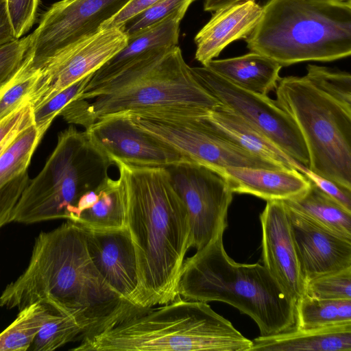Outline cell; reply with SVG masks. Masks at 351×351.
Returning <instances> with one entry per match:
<instances>
[{
	"mask_svg": "<svg viewBox=\"0 0 351 351\" xmlns=\"http://www.w3.org/2000/svg\"><path fill=\"white\" fill-rule=\"evenodd\" d=\"M125 204V228L134 247L138 286L134 305L173 301L185 255L191 247L187 210L165 167L114 160Z\"/></svg>",
	"mask_w": 351,
	"mask_h": 351,
	"instance_id": "6da1fadb",
	"label": "cell"
},
{
	"mask_svg": "<svg viewBox=\"0 0 351 351\" xmlns=\"http://www.w3.org/2000/svg\"><path fill=\"white\" fill-rule=\"evenodd\" d=\"M34 302L71 317L84 332L131 304L104 280L89 255L83 227L70 220L38 234L27 268L0 295V306L6 308L21 310Z\"/></svg>",
	"mask_w": 351,
	"mask_h": 351,
	"instance_id": "7a4b0ae2",
	"label": "cell"
},
{
	"mask_svg": "<svg viewBox=\"0 0 351 351\" xmlns=\"http://www.w3.org/2000/svg\"><path fill=\"white\" fill-rule=\"evenodd\" d=\"M72 351H250L252 340L207 302L178 295L154 308L130 304L82 332Z\"/></svg>",
	"mask_w": 351,
	"mask_h": 351,
	"instance_id": "3957f363",
	"label": "cell"
},
{
	"mask_svg": "<svg viewBox=\"0 0 351 351\" xmlns=\"http://www.w3.org/2000/svg\"><path fill=\"white\" fill-rule=\"evenodd\" d=\"M84 128L113 114L206 112L221 103L195 78L178 45L149 52L111 78L84 88Z\"/></svg>",
	"mask_w": 351,
	"mask_h": 351,
	"instance_id": "277c9868",
	"label": "cell"
},
{
	"mask_svg": "<svg viewBox=\"0 0 351 351\" xmlns=\"http://www.w3.org/2000/svg\"><path fill=\"white\" fill-rule=\"evenodd\" d=\"M223 235L184 259L178 294L187 300L232 306L255 322L260 336L293 328L295 302L263 265L233 261L225 250Z\"/></svg>",
	"mask_w": 351,
	"mask_h": 351,
	"instance_id": "5b68a950",
	"label": "cell"
},
{
	"mask_svg": "<svg viewBox=\"0 0 351 351\" xmlns=\"http://www.w3.org/2000/svg\"><path fill=\"white\" fill-rule=\"evenodd\" d=\"M251 34L250 51L287 66L351 55V1L268 0Z\"/></svg>",
	"mask_w": 351,
	"mask_h": 351,
	"instance_id": "8992f818",
	"label": "cell"
},
{
	"mask_svg": "<svg viewBox=\"0 0 351 351\" xmlns=\"http://www.w3.org/2000/svg\"><path fill=\"white\" fill-rule=\"evenodd\" d=\"M114 162L73 126L62 131L40 172L30 180L12 213V222L31 224L69 220L80 197L108 177Z\"/></svg>",
	"mask_w": 351,
	"mask_h": 351,
	"instance_id": "52a82bcc",
	"label": "cell"
},
{
	"mask_svg": "<svg viewBox=\"0 0 351 351\" xmlns=\"http://www.w3.org/2000/svg\"><path fill=\"white\" fill-rule=\"evenodd\" d=\"M276 93V103L302 134L308 169L351 189V111L304 76L280 77Z\"/></svg>",
	"mask_w": 351,
	"mask_h": 351,
	"instance_id": "ba28073f",
	"label": "cell"
},
{
	"mask_svg": "<svg viewBox=\"0 0 351 351\" xmlns=\"http://www.w3.org/2000/svg\"><path fill=\"white\" fill-rule=\"evenodd\" d=\"M208 113V112H207ZM189 111L123 114L143 130L170 145L188 160L218 171L228 167L289 169L257 156L223 137Z\"/></svg>",
	"mask_w": 351,
	"mask_h": 351,
	"instance_id": "9c48e42d",
	"label": "cell"
},
{
	"mask_svg": "<svg viewBox=\"0 0 351 351\" xmlns=\"http://www.w3.org/2000/svg\"><path fill=\"white\" fill-rule=\"evenodd\" d=\"M197 81L221 104L263 133L282 151L308 167V154L293 119L267 95L243 89L206 66L191 67Z\"/></svg>",
	"mask_w": 351,
	"mask_h": 351,
	"instance_id": "30bf717a",
	"label": "cell"
},
{
	"mask_svg": "<svg viewBox=\"0 0 351 351\" xmlns=\"http://www.w3.org/2000/svg\"><path fill=\"white\" fill-rule=\"evenodd\" d=\"M132 0H61L45 12L29 34L31 64L42 69L67 47L101 29Z\"/></svg>",
	"mask_w": 351,
	"mask_h": 351,
	"instance_id": "8fae6325",
	"label": "cell"
},
{
	"mask_svg": "<svg viewBox=\"0 0 351 351\" xmlns=\"http://www.w3.org/2000/svg\"><path fill=\"white\" fill-rule=\"evenodd\" d=\"M166 169L188 213L191 247L200 250L225 232L233 193L223 176L198 162L184 160Z\"/></svg>",
	"mask_w": 351,
	"mask_h": 351,
	"instance_id": "7c38bea8",
	"label": "cell"
},
{
	"mask_svg": "<svg viewBox=\"0 0 351 351\" xmlns=\"http://www.w3.org/2000/svg\"><path fill=\"white\" fill-rule=\"evenodd\" d=\"M127 41L128 37L120 27L104 28L59 53L40 69L29 97L32 109L94 73L121 51Z\"/></svg>",
	"mask_w": 351,
	"mask_h": 351,
	"instance_id": "4fadbf2b",
	"label": "cell"
},
{
	"mask_svg": "<svg viewBox=\"0 0 351 351\" xmlns=\"http://www.w3.org/2000/svg\"><path fill=\"white\" fill-rule=\"evenodd\" d=\"M85 131L93 143L113 162L166 168L190 160L170 145L134 125L125 114L103 117Z\"/></svg>",
	"mask_w": 351,
	"mask_h": 351,
	"instance_id": "5bb4252c",
	"label": "cell"
},
{
	"mask_svg": "<svg viewBox=\"0 0 351 351\" xmlns=\"http://www.w3.org/2000/svg\"><path fill=\"white\" fill-rule=\"evenodd\" d=\"M263 265L288 295L296 302L305 295L290 219L283 201H267L259 216Z\"/></svg>",
	"mask_w": 351,
	"mask_h": 351,
	"instance_id": "9a60e30c",
	"label": "cell"
},
{
	"mask_svg": "<svg viewBox=\"0 0 351 351\" xmlns=\"http://www.w3.org/2000/svg\"><path fill=\"white\" fill-rule=\"evenodd\" d=\"M82 227L89 255L97 269L122 300L134 305L137 265L128 230L125 227L103 230Z\"/></svg>",
	"mask_w": 351,
	"mask_h": 351,
	"instance_id": "2e32d148",
	"label": "cell"
},
{
	"mask_svg": "<svg viewBox=\"0 0 351 351\" xmlns=\"http://www.w3.org/2000/svg\"><path fill=\"white\" fill-rule=\"evenodd\" d=\"M287 208L300 268L306 283L351 267L350 239Z\"/></svg>",
	"mask_w": 351,
	"mask_h": 351,
	"instance_id": "e0dca14e",
	"label": "cell"
},
{
	"mask_svg": "<svg viewBox=\"0 0 351 351\" xmlns=\"http://www.w3.org/2000/svg\"><path fill=\"white\" fill-rule=\"evenodd\" d=\"M262 12V7L255 1H247L214 12L195 37V59L204 66L231 43L245 39L257 25Z\"/></svg>",
	"mask_w": 351,
	"mask_h": 351,
	"instance_id": "ac0fdd59",
	"label": "cell"
},
{
	"mask_svg": "<svg viewBox=\"0 0 351 351\" xmlns=\"http://www.w3.org/2000/svg\"><path fill=\"white\" fill-rule=\"evenodd\" d=\"M232 192L250 194L267 201L290 200L303 195L311 180L297 169L228 167L217 171Z\"/></svg>",
	"mask_w": 351,
	"mask_h": 351,
	"instance_id": "d6986e66",
	"label": "cell"
},
{
	"mask_svg": "<svg viewBox=\"0 0 351 351\" xmlns=\"http://www.w3.org/2000/svg\"><path fill=\"white\" fill-rule=\"evenodd\" d=\"M187 9H180L157 24L128 37L126 45L93 74L85 88L111 78L150 51L178 45L180 21Z\"/></svg>",
	"mask_w": 351,
	"mask_h": 351,
	"instance_id": "ffe728a7",
	"label": "cell"
},
{
	"mask_svg": "<svg viewBox=\"0 0 351 351\" xmlns=\"http://www.w3.org/2000/svg\"><path fill=\"white\" fill-rule=\"evenodd\" d=\"M202 118L217 133L257 156L302 173L307 169L282 151L259 130L221 104L202 115Z\"/></svg>",
	"mask_w": 351,
	"mask_h": 351,
	"instance_id": "44dd1931",
	"label": "cell"
},
{
	"mask_svg": "<svg viewBox=\"0 0 351 351\" xmlns=\"http://www.w3.org/2000/svg\"><path fill=\"white\" fill-rule=\"evenodd\" d=\"M250 351H351V324L291 329L252 340Z\"/></svg>",
	"mask_w": 351,
	"mask_h": 351,
	"instance_id": "7402d4cb",
	"label": "cell"
},
{
	"mask_svg": "<svg viewBox=\"0 0 351 351\" xmlns=\"http://www.w3.org/2000/svg\"><path fill=\"white\" fill-rule=\"evenodd\" d=\"M204 66L243 89L264 95L276 88L282 67L274 60L252 51L234 58L213 59Z\"/></svg>",
	"mask_w": 351,
	"mask_h": 351,
	"instance_id": "603a6c76",
	"label": "cell"
},
{
	"mask_svg": "<svg viewBox=\"0 0 351 351\" xmlns=\"http://www.w3.org/2000/svg\"><path fill=\"white\" fill-rule=\"evenodd\" d=\"M283 202L293 212L351 240V212L346 210L312 182L310 188L303 195Z\"/></svg>",
	"mask_w": 351,
	"mask_h": 351,
	"instance_id": "cb8c5ba5",
	"label": "cell"
},
{
	"mask_svg": "<svg viewBox=\"0 0 351 351\" xmlns=\"http://www.w3.org/2000/svg\"><path fill=\"white\" fill-rule=\"evenodd\" d=\"M98 197L74 221L92 229H117L125 227V204L119 180L109 176L97 187Z\"/></svg>",
	"mask_w": 351,
	"mask_h": 351,
	"instance_id": "d4e9b609",
	"label": "cell"
},
{
	"mask_svg": "<svg viewBox=\"0 0 351 351\" xmlns=\"http://www.w3.org/2000/svg\"><path fill=\"white\" fill-rule=\"evenodd\" d=\"M351 324V299L325 300L306 294L295 303V326L314 329Z\"/></svg>",
	"mask_w": 351,
	"mask_h": 351,
	"instance_id": "484cf974",
	"label": "cell"
},
{
	"mask_svg": "<svg viewBox=\"0 0 351 351\" xmlns=\"http://www.w3.org/2000/svg\"><path fill=\"white\" fill-rule=\"evenodd\" d=\"M19 311L16 319L0 333V351L29 350L43 323L55 312L39 302Z\"/></svg>",
	"mask_w": 351,
	"mask_h": 351,
	"instance_id": "4316f807",
	"label": "cell"
},
{
	"mask_svg": "<svg viewBox=\"0 0 351 351\" xmlns=\"http://www.w3.org/2000/svg\"><path fill=\"white\" fill-rule=\"evenodd\" d=\"M43 137L34 123L23 130L0 154V188L27 170Z\"/></svg>",
	"mask_w": 351,
	"mask_h": 351,
	"instance_id": "83f0119b",
	"label": "cell"
},
{
	"mask_svg": "<svg viewBox=\"0 0 351 351\" xmlns=\"http://www.w3.org/2000/svg\"><path fill=\"white\" fill-rule=\"evenodd\" d=\"M40 73V69L32 66L27 55L21 69L0 90V121L29 101Z\"/></svg>",
	"mask_w": 351,
	"mask_h": 351,
	"instance_id": "f1b7e54d",
	"label": "cell"
},
{
	"mask_svg": "<svg viewBox=\"0 0 351 351\" xmlns=\"http://www.w3.org/2000/svg\"><path fill=\"white\" fill-rule=\"evenodd\" d=\"M83 332L71 317L53 312L40 327L29 349L52 351L72 341Z\"/></svg>",
	"mask_w": 351,
	"mask_h": 351,
	"instance_id": "f546056e",
	"label": "cell"
},
{
	"mask_svg": "<svg viewBox=\"0 0 351 351\" xmlns=\"http://www.w3.org/2000/svg\"><path fill=\"white\" fill-rule=\"evenodd\" d=\"M304 77L316 88L351 111L350 73L309 64Z\"/></svg>",
	"mask_w": 351,
	"mask_h": 351,
	"instance_id": "4dcf8cb0",
	"label": "cell"
},
{
	"mask_svg": "<svg viewBox=\"0 0 351 351\" xmlns=\"http://www.w3.org/2000/svg\"><path fill=\"white\" fill-rule=\"evenodd\" d=\"M93 73L66 87L45 103L32 109L33 123L41 137L49 128L56 117L73 101L78 99L88 84Z\"/></svg>",
	"mask_w": 351,
	"mask_h": 351,
	"instance_id": "1f68e13d",
	"label": "cell"
},
{
	"mask_svg": "<svg viewBox=\"0 0 351 351\" xmlns=\"http://www.w3.org/2000/svg\"><path fill=\"white\" fill-rule=\"evenodd\" d=\"M305 294L318 299H351V267L307 281Z\"/></svg>",
	"mask_w": 351,
	"mask_h": 351,
	"instance_id": "d6a6232c",
	"label": "cell"
},
{
	"mask_svg": "<svg viewBox=\"0 0 351 351\" xmlns=\"http://www.w3.org/2000/svg\"><path fill=\"white\" fill-rule=\"evenodd\" d=\"M196 0H158L126 21L120 28L127 37L160 22L174 12L189 8Z\"/></svg>",
	"mask_w": 351,
	"mask_h": 351,
	"instance_id": "836d02e7",
	"label": "cell"
},
{
	"mask_svg": "<svg viewBox=\"0 0 351 351\" xmlns=\"http://www.w3.org/2000/svg\"><path fill=\"white\" fill-rule=\"evenodd\" d=\"M29 42V34L0 48V90L24 64Z\"/></svg>",
	"mask_w": 351,
	"mask_h": 351,
	"instance_id": "e575fe53",
	"label": "cell"
},
{
	"mask_svg": "<svg viewBox=\"0 0 351 351\" xmlns=\"http://www.w3.org/2000/svg\"><path fill=\"white\" fill-rule=\"evenodd\" d=\"M6 3L15 36L21 38L34 24L39 0H7Z\"/></svg>",
	"mask_w": 351,
	"mask_h": 351,
	"instance_id": "d590c367",
	"label": "cell"
},
{
	"mask_svg": "<svg viewBox=\"0 0 351 351\" xmlns=\"http://www.w3.org/2000/svg\"><path fill=\"white\" fill-rule=\"evenodd\" d=\"M29 180L26 171L0 188V229L12 222L13 210Z\"/></svg>",
	"mask_w": 351,
	"mask_h": 351,
	"instance_id": "8d00e7d4",
	"label": "cell"
},
{
	"mask_svg": "<svg viewBox=\"0 0 351 351\" xmlns=\"http://www.w3.org/2000/svg\"><path fill=\"white\" fill-rule=\"evenodd\" d=\"M32 111L31 104L27 101L0 121V145L33 124Z\"/></svg>",
	"mask_w": 351,
	"mask_h": 351,
	"instance_id": "74e56055",
	"label": "cell"
},
{
	"mask_svg": "<svg viewBox=\"0 0 351 351\" xmlns=\"http://www.w3.org/2000/svg\"><path fill=\"white\" fill-rule=\"evenodd\" d=\"M313 183L346 210L351 212V189L345 188L306 169L303 173Z\"/></svg>",
	"mask_w": 351,
	"mask_h": 351,
	"instance_id": "f35d334b",
	"label": "cell"
},
{
	"mask_svg": "<svg viewBox=\"0 0 351 351\" xmlns=\"http://www.w3.org/2000/svg\"><path fill=\"white\" fill-rule=\"evenodd\" d=\"M158 0H132L118 14L104 24L101 29L120 27L126 21Z\"/></svg>",
	"mask_w": 351,
	"mask_h": 351,
	"instance_id": "ab89813d",
	"label": "cell"
},
{
	"mask_svg": "<svg viewBox=\"0 0 351 351\" xmlns=\"http://www.w3.org/2000/svg\"><path fill=\"white\" fill-rule=\"evenodd\" d=\"M16 40L6 1L0 0V48Z\"/></svg>",
	"mask_w": 351,
	"mask_h": 351,
	"instance_id": "60d3db41",
	"label": "cell"
},
{
	"mask_svg": "<svg viewBox=\"0 0 351 351\" xmlns=\"http://www.w3.org/2000/svg\"><path fill=\"white\" fill-rule=\"evenodd\" d=\"M255 0H205L204 9L206 12H215L230 5Z\"/></svg>",
	"mask_w": 351,
	"mask_h": 351,
	"instance_id": "b9f144b4",
	"label": "cell"
},
{
	"mask_svg": "<svg viewBox=\"0 0 351 351\" xmlns=\"http://www.w3.org/2000/svg\"><path fill=\"white\" fill-rule=\"evenodd\" d=\"M340 1H351V0H340Z\"/></svg>",
	"mask_w": 351,
	"mask_h": 351,
	"instance_id": "7bdbcfd3",
	"label": "cell"
},
{
	"mask_svg": "<svg viewBox=\"0 0 351 351\" xmlns=\"http://www.w3.org/2000/svg\"><path fill=\"white\" fill-rule=\"evenodd\" d=\"M2 1H7V0H2Z\"/></svg>",
	"mask_w": 351,
	"mask_h": 351,
	"instance_id": "ee69618b",
	"label": "cell"
}]
</instances>
